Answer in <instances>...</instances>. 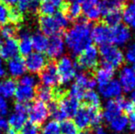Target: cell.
Instances as JSON below:
<instances>
[{
    "label": "cell",
    "mask_w": 135,
    "mask_h": 134,
    "mask_svg": "<svg viewBox=\"0 0 135 134\" xmlns=\"http://www.w3.org/2000/svg\"><path fill=\"white\" fill-rule=\"evenodd\" d=\"M75 25L65 33V42L74 55L80 54L91 44V25L90 21L81 16Z\"/></svg>",
    "instance_id": "1"
},
{
    "label": "cell",
    "mask_w": 135,
    "mask_h": 134,
    "mask_svg": "<svg viewBox=\"0 0 135 134\" xmlns=\"http://www.w3.org/2000/svg\"><path fill=\"white\" fill-rule=\"evenodd\" d=\"M103 121L101 108L87 106L81 103L74 115V124L81 131H86L91 126H98Z\"/></svg>",
    "instance_id": "2"
},
{
    "label": "cell",
    "mask_w": 135,
    "mask_h": 134,
    "mask_svg": "<svg viewBox=\"0 0 135 134\" xmlns=\"http://www.w3.org/2000/svg\"><path fill=\"white\" fill-rule=\"evenodd\" d=\"M75 66L78 69H86L93 73L98 67V51L94 45H89L79 54Z\"/></svg>",
    "instance_id": "3"
},
{
    "label": "cell",
    "mask_w": 135,
    "mask_h": 134,
    "mask_svg": "<svg viewBox=\"0 0 135 134\" xmlns=\"http://www.w3.org/2000/svg\"><path fill=\"white\" fill-rule=\"evenodd\" d=\"M103 64L108 65L114 69L122 67L124 63V55L119 48L113 46L110 44H102L99 48Z\"/></svg>",
    "instance_id": "4"
},
{
    "label": "cell",
    "mask_w": 135,
    "mask_h": 134,
    "mask_svg": "<svg viewBox=\"0 0 135 134\" xmlns=\"http://www.w3.org/2000/svg\"><path fill=\"white\" fill-rule=\"evenodd\" d=\"M57 73L59 77V83L66 84L72 80L76 76V66L73 63L71 59L68 56H63L56 64Z\"/></svg>",
    "instance_id": "5"
},
{
    "label": "cell",
    "mask_w": 135,
    "mask_h": 134,
    "mask_svg": "<svg viewBox=\"0 0 135 134\" xmlns=\"http://www.w3.org/2000/svg\"><path fill=\"white\" fill-rule=\"evenodd\" d=\"M27 115L31 122L34 123L35 125L41 126L50 115L48 106L43 102L37 100L33 103L29 104Z\"/></svg>",
    "instance_id": "6"
},
{
    "label": "cell",
    "mask_w": 135,
    "mask_h": 134,
    "mask_svg": "<svg viewBox=\"0 0 135 134\" xmlns=\"http://www.w3.org/2000/svg\"><path fill=\"white\" fill-rule=\"evenodd\" d=\"M38 77L44 86L49 87H56L59 84V77L56 68V63L54 60L48 62L46 66L38 73Z\"/></svg>",
    "instance_id": "7"
},
{
    "label": "cell",
    "mask_w": 135,
    "mask_h": 134,
    "mask_svg": "<svg viewBox=\"0 0 135 134\" xmlns=\"http://www.w3.org/2000/svg\"><path fill=\"white\" fill-rule=\"evenodd\" d=\"M48 63L46 56L40 53V52H33L27 56L25 60L26 68L32 73H38L42 71L46 64Z\"/></svg>",
    "instance_id": "8"
},
{
    "label": "cell",
    "mask_w": 135,
    "mask_h": 134,
    "mask_svg": "<svg viewBox=\"0 0 135 134\" xmlns=\"http://www.w3.org/2000/svg\"><path fill=\"white\" fill-rule=\"evenodd\" d=\"M38 25H40L42 33L45 36H54V35L62 34L63 32L59 27L57 22L54 16H40L38 18Z\"/></svg>",
    "instance_id": "9"
},
{
    "label": "cell",
    "mask_w": 135,
    "mask_h": 134,
    "mask_svg": "<svg viewBox=\"0 0 135 134\" xmlns=\"http://www.w3.org/2000/svg\"><path fill=\"white\" fill-rule=\"evenodd\" d=\"M91 38L98 44H111V28L100 22L91 30Z\"/></svg>",
    "instance_id": "10"
},
{
    "label": "cell",
    "mask_w": 135,
    "mask_h": 134,
    "mask_svg": "<svg viewBox=\"0 0 135 134\" xmlns=\"http://www.w3.org/2000/svg\"><path fill=\"white\" fill-rule=\"evenodd\" d=\"M57 103H58L59 108L61 109L63 114L65 115L66 118L74 116L77 113L78 109L80 108V104L78 103V100L69 96L68 91L57 101Z\"/></svg>",
    "instance_id": "11"
},
{
    "label": "cell",
    "mask_w": 135,
    "mask_h": 134,
    "mask_svg": "<svg viewBox=\"0 0 135 134\" xmlns=\"http://www.w3.org/2000/svg\"><path fill=\"white\" fill-rule=\"evenodd\" d=\"M19 45L16 38H8L0 45V58L5 61L12 59L18 56Z\"/></svg>",
    "instance_id": "12"
},
{
    "label": "cell",
    "mask_w": 135,
    "mask_h": 134,
    "mask_svg": "<svg viewBox=\"0 0 135 134\" xmlns=\"http://www.w3.org/2000/svg\"><path fill=\"white\" fill-rule=\"evenodd\" d=\"M64 51V41L62 35H54L48 40V46L46 49V55L50 58L55 59L61 56Z\"/></svg>",
    "instance_id": "13"
},
{
    "label": "cell",
    "mask_w": 135,
    "mask_h": 134,
    "mask_svg": "<svg viewBox=\"0 0 135 134\" xmlns=\"http://www.w3.org/2000/svg\"><path fill=\"white\" fill-rule=\"evenodd\" d=\"M130 37V31L126 25L120 24L111 27V44L122 45L129 40Z\"/></svg>",
    "instance_id": "14"
},
{
    "label": "cell",
    "mask_w": 135,
    "mask_h": 134,
    "mask_svg": "<svg viewBox=\"0 0 135 134\" xmlns=\"http://www.w3.org/2000/svg\"><path fill=\"white\" fill-rule=\"evenodd\" d=\"M120 84L126 92L135 89V71L133 68L128 67L123 68L120 73Z\"/></svg>",
    "instance_id": "15"
},
{
    "label": "cell",
    "mask_w": 135,
    "mask_h": 134,
    "mask_svg": "<svg viewBox=\"0 0 135 134\" xmlns=\"http://www.w3.org/2000/svg\"><path fill=\"white\" fill-rule=\"evenodd\" d=\"M122 112V107H120V98L118 97L115 99L108 101V103L105 105L104 110L103 112V119H104L105 121L109 123L115 117L120 115Z\"/></svg>",
    "instance_id": "16"
},
{
    "label": "cell",
    "mask_w": 135,
    "mask_h": 134,
    "mask_svg": "<svg viewBox=\"0 0 135 134\" xmlns=\"http://www.w3.org/2000/svg\"><path fill=\"white\" fill-rule=\"evenodd\" d=\"M122 88L118 80H111L107 84L99 86V92L105 98L118 97L122 94Z\"/></svg>",
    "instance_id": "17"
},
{
    "label": "cell",
    "mask_w": 135,
    "mask_h": 134,
    "mask_svg": "<svg viewBox=\"0 0 135 134\" xmlns=\"http://www.w3.org/2000/svg\"><path fill=\"white\" fill-rule=\"evenodd\" d=\"M127 0H102L99 3L101 15L105 16L114 10H123L127 6Z\"/></svg>",
    "instance_id": "18"
},
{
    "label": "cell",
    "mask_w": 135,
    "mask_h": 134,
    "mask_svg": "<svg viewBox=\"0 0 135 134\" xmlns=\"http://www.w3.org/2000/svg\"><path fill=\"white\" fill-rule=\"evenodd\" d=\"M26 65L22 57L17 56L8 61V71L12 77H21L26 72Z\"/></svg>",
    "instance_id": "19"
},
{
    "label": "cell",
    "mask_w": 135,
    "mask_h": 134,
    "mask_svg": "<svg viewBox=\"0 0 135 134\" xmlns=\"http://www.w3.org/2000/svg\"><path fill=\"white\" fill-rule=\"evenodd\" d=\"M15 95L17 103H28L29 102L33 101V99L35 97L34 87L19 85L16 87Z\"/></svg>",
    "instance_id": "20"
},
{
    "label": "cell",
    "mask_w": 135,
    "mask_h": 134,
    "mask_svg": "<svg viewBox=\"0 0 135 134\" xmlns=\"http://www.w3.org/2000/svg\"><path fill=\"white\" fill-rule=\"evenodd\" d=\"M115 69L108 65L102 64V66L99 68L96 69L94 72V78L97 81V83L99 84V86L107 84L109 82L114 76Z\"/></svg>",
    "instance_id": "21"
},
{
    "label": "cell",
    "mask_w": 135,
    "mask_h": 134,
    "mask_svg": "<svg viewBox=\"0 0 135 134\" xmlns=\"http://www.w3.org/2000/svg\"><path fill=\"white\" fill-rule=\"evenodd\" d=\"M19 33V53L22 56H28L32 53L33 50V44H32L31 37L29 33L27 30H22L18 32Z\"/></svg>",
    "instance_id": "22"
},
{
    "label": "cell",
    "mask_w": 135,
    "mask_h": 134,
    "mask_svg": "<svg viewBox=\"0 0 135 134\" xmlns=\"http://www.w3.org/2000/svg\"><path fill=\"white\" fill-rule=\"evenodd\" d=\"M35 90V97L38 98V101L43 103H51L54 97V87H49L44 85H37Z\"/></svg>",
    "instance_id": "23"
},
{
    "label": "cell",
    "mask_w": 135,
    "mask_h": 134,
    "mask_svg": "<svg viewBox=\"0 0 135 134\" xmlns=\"http://www.w3.org/2000/svg\"><path fill=\"white\" fill-rule=\"evenodd\" d=\"M16 87L17 84L15 79H6L0 83V94L3 97L9 98L15 95Z\"/></svg>",
    "instance_id": "24"
},
{
    "label": "cell",
    "mask_w": 135,
    "mask_h": 134,
    "mask_svg": "<svg viewBox=\"0 0 135 134\" xmlns=\"http://www.w3.org/2000/svg\"><path fill=\"white\" fill-rule=\"evenodd\" d=\"M31 41H32V44H33V48L37 52L41 53V52L45 51L46 49H47L48 38L42 33H40V32L35 33L31 37Z\"/></svg>",
    "instance_id": "25"
},
{
    "label": "cell",
    "mask_w": 135,
    "mask_h": 134,
    "mask_svg": "<svg viewBox=\"0 0 135 134\" xmlns=\"http://www.w3.org/2000/svg\"><path fill=\"white\" fill-rule=\"evenodd\" d=\"M122 13L123 10H114L110 11L104 16V20L102 21L106 26L109 27H114L120 24L122 20Z\"/></svg>",
    "instance_id": "26"
},
{
    "label": "cell",
    "mask_w": 135,
    "mask_h": 134,
    "mask_svg": "<svg viewBox=\"0 0 135 134\" xmlns=\"http://www.w3.org/2000/svg\"><path fill=\"white\" fill-rule=\"evenodd\" d=\"M27 115L26 114L15 112L9 116L8 124L11 126V128L17 130L22 129L23 125L27 122Z\"/></svg>",
    "instance_id": "27"
},
{
    "label": "cell",
    "mask_w": 135,
    "mask_h": 134,
    "mask_svg": "<svg viewBox=\"0 0 135 134\" xmlns=\"http://www.w3.org/2000/svg\"><path fill=\"white\" fill-rule=\"evenodd\" d=\"M83 102L82 104L87 105L91 107L100 108V98L97 92H95L92 90H87L85 92L83 96Z\"/></svg>",
    "instance_id": "28"
},
{
    "label": "cell",
    "mask_w": 135,
    "mask_h": 134,
    "mask_svg": "<svg viewBox=\"0 0 135 134\" xmlns=\"http://www.w3.org/2000/svg\"><path fill=\"white\" fill-rule=\"evenodd\" d=\"M128 120L126 115H119L109 122L110 129L115 132H122L127 128Z\"/></svg>",
    "instance_id": "29"
},
{
    "label": "cell",
    "mask_w": 135,
    "mask_h": 134,
    "mask_svg": "<svg viewBox=\"0 0 135 134\" xmlns=\"http://www.w3.org/2000/svg\"><path fill=\"white\" fill-rule=\"evenodd\" d=\"M122 18L127 26L135 28V3L125 7L123 9Z\"/></svg>",
    "instance_id": "30"
},
{
    "label": "cell",
    "mask_w": 135,
    "mask_h": 134,
    "mask_svg": "<svg viewBox=\"0 0 135 134\" xmlns=\"http://www.w3.org/2000/svg\"><path fill=\"white\" fill-rule=\"evenodd\" d=\"M19 32V27L8 22L5 25L0 27V36L4 38H15Z\"/></svg>",
    "instance_id": "31"
},
{
    "label": "cell",
    "mask_w": 135,
    "mask_h": 134,
    "mask_svg": "<svg viewBox=\"0 0 135 134\" xmlns=\"http://www.w3.org/2000/svg\"><path fill=\"white\" fill-rule=\"evenodd\" d=\"M24 21V14L16 7H9V22L19 26Z\"/></svg>",
    "instance_id": "32"
},
{
    "label": "cell",
    "mask_w": 135,
    "mask_h": 134,
    "mask_svg": "<svg viewBox=\"0 0 135 134\" xmlns=\"http://www.w3.org/2000/svg\"><path fill=\"white\" fill-rule=\"evenodd\" d=\"M60 126V131L62 134H78L79 129L71 120H64Z\"/></svg>",
    "instance_id": "33"
},
{
    "label": "cell",
    "mask_w": 135,
    "mask_h": 134,
    "mask_svg": "<svg viewBox=\"0 0 135 134\" xmlns=\"http://www.w3.org/2000/svg\"><path fill=\"white\" fill-rule=\"evenodd\" d=\"M55 11H56L55 6L53 5L51 3H50L49 1H45L38 5L37 13L40 16H51L52 15H54Z\"/></svg>",
    "instance_id": "34"
},
{
    "label": "cell",
    "mask_w": 135,
    "mask_h": 134,
    "mask_svg": "<svg viewBox=\"0 0 135 134\" xmlns=\"http://www.w3.org/2000/svg\"><path fill=\"white\" fill-rule=\"evenodd\" d=\"M42 134H62L57 121H51L48 122L42 130Z\"/></svg>",
    "instance_id": "35"
},
{
    "label": "cell",
    "mask_w": 135,
    "mask_h": 134,
    "mask_svg": "<svg viewBox=\"0 0 135 134\" xmlns=\"http://www.w3.org/2000/svg\"><path fill=\"white\" fill-rule=\"evenodd\" d=\"M122 111H123L126 115H131L135 110V105L131 101L127 100L125 97H119Z\"/></svg>",
    "instance_id": "36"
},
{
    "label": "cell",
    "mask_w": 135,
    "mask_h": 134,
    "mask_svg": "<svg viewBox=\"0 0 135 134\" xmlns=\"http://www.w3.org/2000/svg\"><path fill=\"white\" fill-rule=\"evenodd\" d=\"M40 126L35 125L33 122H26L21 130V134H38Z\"/></svg>",
    "instance_id": "37"
},
{
    "label": "cell",
    "mask_w": 135,
    "mask_h": 134,
    "mask_svg": "<svg viewBox=\"0 0 135 134\" xmlns=\"http://www.w3.org/2000/svg\"><path fill=\"white\" fill-rule=\"evenodd\" d=\"M9 22V7L0 2V27Z\"/></svg>",
    "instance_id": "38"
},
{
    "label": "cell",
    "mask_w": 135,
    "mask_h": 134,
    "mask_svg": "<svg viewBox=\"0 0 135 134\" xmlns=\"http://www.w3.org/2000/svg\"><path fill=\"white\" fill-rule=\"evenodd\" d=\"M54 17L56 20V22H57L59 27H61V29L62 30V32H64L67 29L68 26H69V20L67 19V17L63 15L61 11H58L56 14H55Z\"/></svg>",
    "instance_id": "39"
},
{
    "label": "cell",
    "mask_w": 135,
    "mask_h": 134,
    "mask_svg": "<svg viewBox=\"0 0 135 134\" xmlns=\"http://www.w3.org/2000/svg\"><path fill=\"white\" fill-rule=\"evenodd\" d=\"M19 85L33 87L35 85H36V79H35L33 76L25 75L19 80Z\"/></svg>",
    "instance_id": "40"
},
{
    "label": "cell",
    "mask_w": 135,
    "mask_h": 134,
    "mask_svg": "<svg viewBox=\"0 0 135 134\" xmlns=\"http://www.w3.org/2000/svg\"><path fill=\"white\" fill-rule=\"evenodd\" d=\"M31 3H32V0H17V2H16L17 7L16 8L18 9L21 12L23 13V12L29 9Z\"/></svg>",
    "instance_id": "41"
},
{
    "label": "cell",
    "mask_w": 135,
    "mask_h": 134,
    "mask_svg": "<svg viewBox=\"0 0 135 134\" xmlns=\"http://www.w3.org/2000/svg\"><path fill=\"white\" fill-rule=\"evenodd\" d=\"M127 60L131 63H135V44H132L128 48V50L127 51L126 54Z\"/></svg>",
    "instance_id": "42"
},
{
    "label": "cell",
    "mask_w": 135,
    "mask_h": 134,
    "mask_svg": "<svg viewBox=\"0 0 135 134\" xmlns=\"http://www.w3.org/2000/svg\"><path fill=\"white\" fill-rule=\"evenodd\" d=\"M8 113V104L5 99L0 96V116L5 115Z\"/></svg>",
    "instance_id": "43"
},
{
    "label": "cell",
    "mask_w": 135,
    "mask_h": 134,
    "mask_svg": "<svg viewBox=\"0 0 135 134\" xmlns=\"http://www.w3.org/2000/svg\"><path fill=\"white\" fill-rule=\"evenodd\" d=\"M128 124H129V129L132 132H135V112L132 113L130 115V117L128 120Z\"/></svg>",
    "instance_id": "44"
},
{
    "label": "cell",
    "mask_w": 135,
    "mask_h": 134,
    "mask_svg": "<svg viewBox=\"0 0 135 134\" xmlns=\"http://www.w3.org/2000/svg\"><path fill=\"white\" fill-rule=\"evenodd\" d=\"M8 126H9L8 121L3 117L0 116V131H2V130H7L8 129Z\"/></svg>",
    "instance_id": "45"
},
{
    "label": "cell",
    "mask_w": 135,
    "mask_h": 134,
    "mask_svg": "<svg viewBox=\"0 0 135 134\" xmlns=\"http://www.w3.org/2000/svg\"><path fill=\"white\" fill-rule=\"evenodd\" d=\"M91 134H107L105 129L101 126H95V128L93 130V132H91Z\"/></svg>",
    "instance_id": "46"
},
{
    "label": "cell",
    "mask_w": 135,
    "mask_h": 134,
    "mask_svg": "<svg viewBox=\"0 0 135 134\" xmlns=\"http://www.w3.org/2000/svg\"><path fill=\"white\" fill-rule=\"evenodd\" d=\"M0 2L7 7H14V5L16 4L17 0H0Z\"/></svg>",
    "instance_id": "47"
},
{
    "label": "cell",
    "mask_w": 135,
    "mask_h": 134,
    "mask_svg": "<svg viewBox=\"0 0 135 134\" xmlns=\"http://www.w3.org/2000/svg\"><path fill=\"white\" fill-rule=\"evenodd\" d=\"M5 73H6L5 68H4V67H3V64L1 61V59H0V79L3 78V77L5 75Z\"/></svg>",
    "instance_id": "48"
},
{
    "label": "cell",
    "mask_w": 135,
    "mask_h": 134,
    "mask_svg": "<svg viewBox=\"0 0 135 134\" xmlns=\"http://www.w3.org/2000/svg\"><path fill=\"white\" fill-rule=\"evenodd\" d=\"M50 3H51L55 7H60L63 3V0H48Z\"/></svg>",
    "instance_id": "49"
},
{
    "label": "cell",
    "mask_w": 135,
    "mask_h": 134,
    "mask_svg": "<svg viewBox=\"0 0 135 134\" xmlns=\"http://www.w3.org/2000/svg\"><path fill=\"white\" fill-rule=\"evenodd\" d=\"M6 134H21V132H19L17 130H15L13 128H9V129L7 130Z\"/></svg>",
    "instance_id": "50"
},
{
    "label": "cell",
    "mask_w": 135,
    "mask_h": 134,
    "mask_svg": "<svg viewBox=\"0 0 135 134\" xmlns=\"http://www.w3.org/2000/svg\"><path fill=\"white\" fill-rule=\"evenodd\" d=\"M131 102L135 105V90L131 94Z\"/></svg>",
    "instance_id": "51"
},
{
    "label": "cell",
    "mask_w": 135,
    "mask_h": 134,
    "mask_svg": "<svg viewBox=\"0 0 135 134\" xmlns=\"http://www.w3.org/2000/svg\"><path fill=\"white\" fill-rule=\"evenodd\" d=\"M80 134H91V132H89L88 130H86V131H82V132Z\"/></svg>",
    "instance_id": "52"
},
{
    "label": "cell",
    "mask_w": 135,
    "mask_h": 134,
    "mask_svg": "<svg viewBox=\"0 0 135 134\" xmlns=\"http://www.w3.org/2000/svg\"><path fill=\"white\" fill-rule=\"evenodd\" d=\"M67 2L69 3H79V0H67Z\"/></svg>",
    "instance_id": "53"
},
{
    "label": "cell",
    "mask_w": 135,
    "mask_h": 134,
    "mask_svg": "<svg viewBox=\"0 0 135 134\" xmlns=\"http://www.w3.org/2000/svg\"><path fill=\"white\" fill-rule=\"evenodd\" d=\"M34 2H36V3H43V2H45V0H33Z\"/></svg>",
    "instance_id": "54"
},
{
    "label": "cell",
    "mask_w": 135,
    "mask_h": 134,
    "mask_svg": "<svg viewBox=\"0 0 135 134\" xmlns=\"http://www.w3.org/2000/svg\"><path fill=\"white\" fill-rule=\"evenodd\" d=\"M134 71H135V63H133V68Z\"/></svg>",
    "instance_id": "55"
},
{
    "label": "cell",
    "mask_w": 135,
    "mask_h": 134,
    "mask_svg": "<svg viewBox=\"0 0 135 134\" xmlns=\"http://www.w3.org/2000/svg\"><path fill=\"white\" fill-rule=\"evenodd\" d=\"M1 44H2V41H1V38H0V45H1Z\"/></svg>",
    "instance_id": "56"
},
{
    "label": "cell",
    "mask_w": 135,
    "mask_h": 134,
    "mask_svg": "<svg viewBox=\"0 0 135 134\" xmlns=\"http://www.w3.org/2000/svg\"><path fill=\"white\" fill-rule=\"evenodd\" d=\"M0 134H2V132H1V131H0Z\"/></svg>",
    "instance_id": "57"
},
{
    "label": "cell",
    "mask_w": 135,
    "mask_h": 134,
    "mask_svg": "<svg viewBox=\"0 0 135 134\" xmlns=\"http://www.w3.org/2000/svg\"><path fill=\"white\" fill-rule=\"evenodd\" d=\"M133 2H134V3H135V0H133Z\"/></svg>",
    "instance_id": "58"
}]
</instances>
